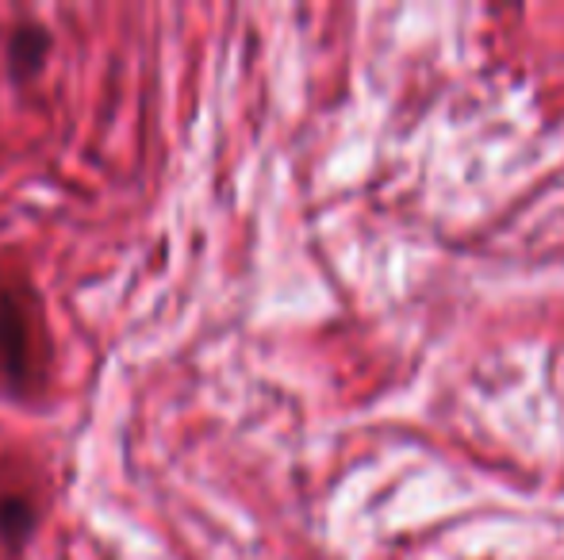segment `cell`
<instances>
[{
	"instance_id": "3",
	"label": "cell",
	"mask_w": 564,
	"mask_h": 560,
	"mask_svg": "<svg viewBox=\"0 0 564 560\" xmlns=\"http://www.w3.org/2000/svg\"><path fill=\"white\" fill-rule=\"evenodd\" d=\"M35 534V507L23 495H0V541L8 553H20Z\"/></svg>"
},
{
	"instance_id": "2",
	"label": "cell",
	"mask_w": 564,
	"mask_h": 560,
	"mask_svg": "<svg viewBox=\"0 0 564 560\" xmlns=\"http://www.w3.org/2000/svg\"><path fill=\"white\" fill-rule=\"evenodd\" d=\"M46 51H51V31L43 23H20L8 35V69L12 77H31L43 69Z\"/></svg>"
},
{
	"instance_id": "1",
	"label": "cell",
	"mask_w": 564,
	"mask_h": 560,
	"mask_svg": "<svg viewBox=\"0 0 564 560\" xmlns=\"http://www.w3.org/2000/svg\"><path fill=\"white\" fill-rule=\"evenodd\" d=\"M35 296L28 284H0V376L15 392L35 384Z\"/></svg>"
}]
</instances>
